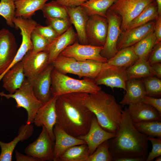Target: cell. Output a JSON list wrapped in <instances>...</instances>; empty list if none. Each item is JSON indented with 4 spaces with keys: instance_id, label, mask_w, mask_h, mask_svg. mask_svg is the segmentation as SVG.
<instances>
[{
    "instance_id": "e575fe53",
    "label": "cell",
    "mask_w": 161,
    "mask_h": 161,
    "mask_svg": "<svg viewBox=\"0 0 161 161\" xmlns=\"http://www.w3.org/2000/svg\"><path fill=\"white\" fill-rule=\"evenodd\" d=\"M79 62L81 78H87L93 80L100 73L103 63L91 59Z\"/></svg>"
},
{
    "instance_id": "f6af8a7d",
    "label": "cell",
    "mask_w": 161,
    "mask_h": 161,
    "mask_svg": "<svg viewBox=\"0 0 161 161\" xmlns=\"http://www.w3.org/2000/svg\"><path fill=\"white\" fill-rule=\"evenodd\" d=\"M66 7H75L80 5L88 0H55Z\"/></svg>"
},
{
    "instance_id": "d4e9b609",
    "label": "cell",
    "mask_w": 161,
    "mask_h": 161,
    "mask_svg": "<svg viewBox=\"0 0 161 161\" xmlns=\"http://www.w3.org/2000/svg\"><path fill=\"white\" fill-rule=\"evenodd\" d=\"M51 64L54 69L62 73L74 74L81 78L80 63L73 58L59 55Z\"/></svg>"
},
{
    "instance_id": "816d5d0a",
    "label": "cell",
    "mask_w": 161,
    "mask_h": 161,
    "mask_svg": "<svg viewBox=\"0 0 161 161\" xmlns=\"http://www.w3.org/2000/svg\"><path fill=\"white\" fill-rule=\"evenodd\" d=\"M155 161H161V156H159L156 158Z\"/></svg>"
},
{
    "instance_id": "60d3db41",
    "label": "cell",
    "mask_w": 161,
    "mask_h": 161,
    "mask_svg": "<svg viewBox=\"0 0 161 161\" xmlns=\"http://www.w3.org/2000/svg\"><path fill=\"white\" fill-rule=\"evenodd\" d=\"M34 30L47 40L50 43L53 42L59 35L50 26H43L37 24Z\"/></svg>"
},
{
    "instance_id": "603a6c76",
    "label": "cell",
    "mask_w": 161,
    "mask_h": 161,
    "mask_svg": "<svg viewBox=\"0 0 161 161\" xmlns=\"http://www.w3.org/2000/svg\"><path fill=\"white\" fill-rule=\"evenodd\" d=\"M23 65L21 61L4 75L2 80L3 86L9 94H12L19 89L25 79Z\"/></svg>"
},
{
    "instance_id": "8992f818",
    "label": "cell",
    "mask_w": 161,
    "mask_h": 161,
    "mask_svg": "<svg viewBox=\"0 0 161 161\" xmlns=\"http://www.w3.org/2000/svg\"><path fill=\"white\" fill-rule=\"evenodd\" d=\"M155 0H117L109 10L120 18L122 32L126 30L130 22L148 5Z\"/></svg>"
},
{
    "instance_id": "d6a6232c",
    "label": "cell",
    "mask_w": 161,
    "mask_h": 161,
    "mask_svg": "<svg viewBox=\"0 0 161 161\" xmlns=\"http://www.w3.org/2000/svg\"><path fill=\"white\" fill-rule=\"evenodd\" d=\"M41 10L45 18H69L67 8L56 0L45 3Z\"/></svg>"
},
{
    "instance_id": "ac0fdd59",
    "label": "cell",
    "mask_w": 161,
    "mask_h": 161,
    "mask_svg": "<svg viewBox=\"0 0 161 161\" xmlns=\"http://www.w3.org/2000/svg\"><path fill=\"white\" fill-rule=\"evenodd\" d=\"M53 132L55 137L54 161H58L59 157L70 148L86 144L84 141L68 134L57 124L54 127Z\"/></svg>"
},
{
    "instance_id": "4316f807",
    "label": "cell",
    "mask_w": 161,
    "mask_h": 161,
    "mask_svg": "<svg viewBox=\"0 0 161 161\" xmlns=\"http://www.w3.org/2000/svg\"><path fill=\"white\" fill-rule=\"evenodd\" d=\"M116 0H88L80 6L89 17L98 16L106 18L108 10Z\"/></svg>"
},
{
    "instance_id": "b9f144b4",
    "label": "cell",
    "mask_w": 161,
    "mask_h": 161,
    "mask_svg": "<svg viewBox=\"0 0 161 161\" xmlns=\"http://www.w3.org/2000/svg\"><path fill=\"white\" fill-rule=\"evenodd\" d=\"M148 138L151 143L152 149L148 154L146 161H151L161 155V138L148 137Z\"/></svg>"
},
{
    "instance_id": "681fc988",
    "label": "cell",
    "mask_w": 161,
    "mask_h": 161,
    "mask_svg": "<svg viewBox=\"0 0 161 161\" xmlns=\"http://www.w3.org/2000/svg\"><path fill=\"white\" fill-rule=\"evenodd\" d=\"M152 69L155 72L156 76L161 78V63H158L151 65Z\"/></svg>"
},
{
    "instance_id": "8fae6325",
    "label": "cell",
    "mask_w": 161,
    "mask_h": 161,
    "mask_svg": "<svg viewBox=\"0 0 161 161\" xmlns=\"http://www.w3.org/2000/svg\"><path fill=\"white\" fill-rule=\"evenodd\" d=\"M21 61L25 77L31 80L40 74L50 64L46 51L34 52L32 49L27 52Z\"/></svg>"
},
{
    "instance_id": "e0dca14e",
    "label": "cell",
    "mask_w": 161,
    "mask_h": 161,
    "mask_svg": "<svg viewBox=\"0 0 161 161\" xmlns=\"http://www.w3.org/2000/svg\"><path fill=\"white\" fill-rule=\"evenodd\" d=\"M155 22L151 21L143 25L122 32L117 43L118 51L134 45L153 31Z\"/></svg>"
},
{
    "instance_id": "d590c367",
    "label": "cell",
    "mask_w": 161,
    "mask_h": 161,
    "mask_svg": "<svg viewBox=\"0 0 161 161\" xmlns=\"http://www.w3.org/2000/svg\"><path fill=\"white\" fill-rule=\"evenodd\" d=\"M142 81L144 86L147 95L154 97L161 95V80L155 76L143 78Z\"/></svg>"
},
{
    "instance_id": "ab89813d",
    "label": "cell",
    "mask_w": 161,
    "mask_h": 161,
    "mask_svg": "<svg viewBox=\"0 0 161 161\" xmlns=\"http://www.w3.org/2000/svg\"><path fill=\"white\" fill-rule=\"evenodd\" d=\"M31 38L33 46L32 50L34 52L46 51L50 44L34 30L31 33Z\"/></svg>"
},
{
    "instance_id": "1f68e13d",
    "label": "cell",
    "mask_w": 161,
    "mask_h": 161,
    "mask_svg": "<svg viewBox=\"0 0 161 161\" xmlns=\"http://www.w3.org/2000/svg\"><path fill=\"white\" fill-rule=\"evenodd\" d=\"M156 37L154 31L133 45V49L138 58L147 60L156 44Z\"/></svg>"
},
{
    "instance_id": "484cf974",
    "label": "cell",
    "mask_w": 161,
    "mask_h": 161,
    "mask_svg": "<svg viewBox=\"0 0 161 161\" xmlns=\"http://www.w3.org/2000/svg\"><path fill=\"white\" fill-rule=\"evenodd\" d=\"M49 0H15V17L31 18Z\"/></svg>"
},
{
    "instance_id": "9c48e42d",
    "label": "cell",
    "mask_w": 161,
    "mask_h": 161,
    "mask_svg": "<svg viewBox=\"0 0 161 161\" xmlns=\"http://www.w3.org/2000/svg\"><path fill=\"white\" fill-rule=\"evenodd\" d=\"M107 19L108 27L105 43L100 54L108 60L114 57L118 52L117 42L122 32L120 17L115 13L108 10Z\"/></svg>"
},
{
    "instance_id": "30bf717a",
    "label": "cell",
    "mask_w": 161,
    "mask_h": 161,
    "mask_svg": "<svg viewBox=\"0 0 161 161\" xmlns=\"http://www.w3.org/2000/svg\"><path fill=\"white\" fill-rule=\"evenodd\" d=\"M16 38L8 30H0V81L3 74L9 66L18 51Z\"/></svg>"
},
{
    "instance_id": "44dd1931",
    "label": "cell",
    "mask_w": 161,
    "mask_h": 161,
    "mask_svg": "<svg viewBox=\"0 0 161 161\" xmlns=\"http://www.w3.org/2000/svg\"><path fill=\"white\" fill-rule=\"evenodd\" d=\"M33 126L32 124L26 123L19 128L18 135L9 143H5L0 140L1 151L0 161H11L13 151L17 144L28 139L33 134Z\"/></svg>"
},
{
    "instance_id": "f35d334b",
    "label": "cell",
    "mask_w": 161,
    "mask_h": 161,
    "mask_svg": "<svg viewBox=\"0 0 161 161\" xmlns=\"http://www.w3.org/2000/svg\"><path fill=\"white\" fill-rule=\"evenodd\" d=\"M47 22L57 33L58 35L64 32L71 26L69 18H52L47 17Z\"/></svg>"
},
{
    "instance_id": "7402d4cb",
    "label": "cell",
    "mask_w": 161,
    "mask_h": 161,
    "mask_svg": "<svg viewBox=\"0 0 161 161\" xmlns=\"http://www.w3.org/2000/svg\"><path fill=\"white\" fill-rule=\"evenodd\" d=\"M77 39V34L71 26L50 43L46 50L48 53L50 64L66 47L75 42Z\"/></svg>"
},
{
    "instance_id": "9a60e30c",
    "label": "cell",
    "mask_w": 161,
    "mask_h": 161,
    "mask_svg": "<svg viewBox=\"0 0 161 161\" xmlns=\"http://www.w3.org/2000/svg\"><path fill=\"white\" fill-rule=\"evenodd\" d=\"M116 135V133L107 131L103 129L94 114L88 132L84 135L76 137L86 142L90 155L100 144L114 137Z\"/></svg>"
},
{
    "instance_id": "4dcf8cb0",
    "label": "cell",
    "mask_w": 161,
    "mask_h": 161,
    "mask_svg": "<svg viewBox=\"0 0 161 161\" xmlns=\"http://www.w3.org/2000/svg\"><path fill=\"white\" fill-rule=\"evenodd\" d=\"M90 155L86 144L73 146L59 158L58 161H86Z\"/></svg>"
},
{
    "instance_id": "74e56055",
    "label": "cell",
    "mask_w": 161,
    "mask_h": 161,
    "mask_svg": "<svg viewBox=\"0 0 161 161\" xmlns=\"http://www.w3.org/2000/svg\"><path fill=\"white\" fill-rule=\"evenodd\" d=\"M113 158L109 151L108 140L100 144L95 151L89 155L86 161H112Z\"/></svg>"
},
{
    "instance_id": "ffe728a7",
    "label": "cell",
    "mask_w": 161,
    "mask_h": 161,
    "mask_svg": "<svg viewBox=\"0 0 161 161\" xmlns=\"http://www.w3.org/2000/svg\"><path fill=\"white\" fill-rule=\"evenodd\" d=\"M67 8L70 21L76 30L78 42L81 44H89L86 31L89 17L80 5Z\"/></svg>"
},
{
    "instance_id": "8d00e7d4",
    "label": "cell",
    "mask_w": 161,
    "mask_h": 161,
    "mask_svg": "<svg viewBox=\"0 0 161 161\" xmlns=\"http://www.w3.org/2000/svg\"><path fill=\"white\" fill-rule=\"evenodd\" d=\"M15 0H1L0 16L6 20L7 24L11 27H14L13 20L15 17Z\"/></svg>"
},
{
    "instance_id": "277c9868",
    "label": "cell",
    "mask_w": 161,
    "mask_h": 161,
    "mask_svg": "<svg viewBox=\"0 0 161 161\" xmlns=\"http://www.w3.org/2000/svg\"><path fill=\"white\" fill-rule=\"evenodd\" d=\"M51 96L58 97L70 93L85 92L92 93L101 89L93 80L83 78L79 80L62 73L54 68L52 75Z\"/></svg>"
},
{
    "instance_id": "f907efd6",
    "label": "cell",
    "mask_w": 161,
    "mask_h": 161,
    "mask_svg": "<svg viewBox=\"0 0 161 161\" xmlns=\"http://www.w3.org/2000/svg\"><path fill=\"white\" fill-rule=\"evenodd\" d=\"M157 7V12L159 16H161V0H155Z\"/></svg>"
},
{
    "instance_id": "2e32d148",
    "label": "cell",
    "mask_w": 161,
    "mask_h": 161,
    "mask_svg": "<svg viewBox=\"0 0 161 161\" xmlns=\"http://www.w3.org/2000/svg\"><path fill=\"white\" fill-rule=\"evenodd\" d=\"M53 68L50 64L34 79L30 81L27 79L32 85L35 96L42 103L47 102L51 96V75Z\"/></svg>"
},
{
    "instance_id": "7c38bea8",
    "label": "cell",
    "mask_w": 161,
    "mask_h": 161,
    "mask_svg": "<svg viewBox=\"0 0 161 161\" xmlns=\"http://www.w3.org/2000/svg\"><path fill=\"white\" fill-rule=\"evenodd\" d=\"M103 49V46L83 44L76 41L66 47L59 55L73 58L79 61L91 59L105 63L108 60L100 54Z\"/></svg>"
},
{
    "instance_id": "f546056e",
    "label": "cell",
    "mask_w": 161,
    "mask_h": 161,
    "mask_svg": "<svg viewBox=\"0 0 161 161\" xmlns=\"http://www.w3.org/2000/svg\"><path fill=\"white\" fill-rule=\"evenodd\" d=\"M159 16L157 5L155 0L147 6L130 22L126 30H130L156 20Z\"/></svg>"
},
{
    "instance_id": "83f0119b",
    "label": "cell",
    "mask_w": 161,
    "mask_h": 161,
    "mask_svg": "<svg viewBox=\"0 0 161 161\" xmlns=\"http://www.w3.org/2000/svg\"><path fill=\"white\" fill-rule=\"evenodd\" d=\"M138 59L135 53L133 46L124 48L118 51L107 62L109 64L127 68L133 65Z\"/></svg>"
},
{
    "instance_id": "7bdbcfd3",
    "label": "cell",
    "mask_w": 161,
    "mask_h": 161,
    "mask_svg": "<svg viewBox=\"0 0 161 161\" xmlns=\"http://www.w3.org/2000/svg\"><path fill=\"white\" fill-rule=\"evenodd\" d=\"M151 65L161 62V42L156 44L154 46L147 59Z\"/></svg>"
},
{
    "instance_id": "5bb4252c",
    "label": "cell",
    "mask_w": 161,
    "mask_h": 161,
    "mask_svg": "<svg viewBox=\"0 0 161 161\" xmlns=\"http://www.w3.org/2000/svg\"><path fill=\"white\" fill-rule=\"evenodd\" d=\"M58 97L51 96L47 102L43 103L36 112L33 121L37 127L44 126L54 141L53 129L56 124L55 103Z\"/></svg>"
},
{
    "instance_id": "d6986e66",
    "label": "cell",
    "mask_w": 161,
    "mask_h": 161,
    "mask_svg": "<svg viewBox=\"0 0 161 161\" xmlns=\"http://www.w3.org/2000/svg\"><path fill=\"white\" fill-rule=\"evenodd\" d=\"M127 109L133 123L161 121V114L156 109L142 102L130 104Z\"/></svg>"
},
{
    "instance_id": "ee69618b",
    "label": "cell",
    "mask_w": 161,
    "mask_h": 161,
    "mask_svg": "<svg viewBox=\"0 0 161 161\" xmlns=\"http://www.w3.org/2000/svg\"><path fill=\"white\" fill-rule=\"evenodd\" d=\"M149 105L156 109L161 114V98L145 95L144 96L141 101Z\"/></svg>"
},
{
    "instance_id": "4fadbf2b",
    "label": "cell",
    "mask_w": 161,
    "mask_h": 161,
    "mask_svg": "<svg viewBox=\"0 0 161 161\" xmlns=\"http://www.w3.org/2000/svg\"><path fill=\"white\" fill-rule=\"evenodd\" d=\"M108 27L106 18L98 16L89 17L86 27V35L89 44L104 46Z\"/></svg>"
},
{
    "instance_id": "bcb514c9",
    "label": "cell",
    "mask_w": 161,
    "mask_h": 161,
    "mask_svg": "<svg viewBox=\"0 0 161 161\" xmlns=\"http://www.w3.org/2000/svg\"><path fill=\"white\" fill-rule=\"evenodd\" d=\"M154 32L156 37V44L161 41V16H159L156 19Z\"/></svg>"
},
{
    "instance_id": "836d02e7",
    "label": "cell",
    "mask_w": 161,
    "mask_h": 161,
    "mask_svg": "<svg viewBox=\"0 0 161 161\" xmlns=\"http://www.w3.org/2000/svg\"><path fill=\"white\" fill-rule=\"evenodd\" d=\"M136 129L147 137L161 138V122L152 121L133 123Z\"/></svg>"
},
{
    "instance_id": "6da1fadb",
    "label": "cell",
    "mask_w": 161,
    "mask_h": 161,
    "mask_svg": "<svg viewBox=\"0 0 161 161\" xmlns=\"http://www.w3.org/2000/svg\"><path fill=\"white\" fill-rule=\"evenodd\" d=\"M88 93L63 94L58 96L56 102V124L75 137L87 133L94 115L85 104Z\"/></svg>"
},
{
    "instance_id": "f1b7e54d",
    "label": "cell",
    "mask_w": 161,
    "mask_h": 161,
    "mask_svg": "<svg viewBox=\"0 0 161 161\" xmlns=\"http://www.w3.org/2000/svg\"><path fill=\"white\" fill-rule=\"evenodd\" d=\"M126 72L128 80L156 76L147 60L142 58H138L133 65L126 69Z\"/></svg>"
},
{
    "instance_id": "7a4b0ae2",
    "label": "cell",
    "mask_w": 161,
    "mask_h": 161,
    "mask_svg": "<svg viewBox=\"0 0 161 161\" xmlns=\"http://www.w3.org/2000/svg\"><path fill=\"white\" fill-rule=\"evenodd\" d=\"M116 134L108 140L109 151L113 160L130 157H147L148 137L135 127L126 107L123 110L121 123Z\"/></svg>"
},
{
    "instance_id": "7dc6e473",
    "label": "cell",
    "mask_w": 161,
    "mask_h": 161,
    "mask_svg": "<svg viewBox=\"0 0 161 161\" xmlns=\"http://www.w3.org/2000/svg\"><path fill=\"white\" fill-rule=\"evenodd\" d=\"M15 154L16 161H39L38 160L31 156L23 154L17 150L15 151Z\"/></svg>"
},
{
    "instance_id": "cb8c5ba5",
    "label": "cell",
    "mask_w": 161,
    "mask_h": 161,
    "mask_svg": "<svg viewBox=\"0 0 161 161\" xmlns=\"http://www.w3.org/2000/svg\"><path fill=\"white\" fill-rule=\"evenodd\" d=\"M125 91L126 93L119 103L122 106L141 102L144 96L146 95L144 86L140 79L128 80Z\"/></svg>"
},
{
    "instance_id": "ba28073f",
    "label": "cell",
    "mask_w": 161,
    "mask_h": 161,
    "mask_svg": "<svg viewBox=\"0 0 161 161\" xmlns=\"http://www.w3.org/2000/svg\"><path fill=\"white\" fill-rule=\"evenodd\" d=\"M42 127L38 137L25 148L24 152L39 161H53L55 141L50 137L46 128L44 126Z\"/></svg>"
},
{
    "instance_id": "c3c4849f",
    "label": "cell",
    "mask_w": 161,
    "mask_h": 161,
    "mask_svg": "<svg viewBox=\"0 0 161 161\" xmlns=\"http://www.w3.org/2000/svg\"><path fill=\"white\" fill-rule=\"evenodd\" d=\"M147 157H127L114 159L113 161H145Z\"/></svg>"
},
{
    "instance_id": "5b68a950",
    "label": "cell",
    "mask_w": 161,
    "mask_h": 161,
    "mask_svg": "<svg viewBox=\"0 0 161 161\" xmlns=\"http://www.w3.org/2000/svg\"><path fill=\"white\" fill-rule=\"evenodd\" d=\"M0 96L7 99L12 98L16 103L17 108H23L26 110L27 118L26 123L32 124L38 110L42 104L35 96L31 83L25 79L23 83L16 92L12 94L0 92Z\"/></svg>"
},
{
    "instance_id": "3957f363",
    "label": "cell",
    "mask_w": 161,
    "mask_h": 161,
    "mask_svg": "<svg viewBox=\"0 0 161 161\" xmlns=\"http://www.w3.org/2000/svg\"><path fill=\"white\" fill-rule=\"evenodd\" d=\"M85 103L103 129L116 133L121 123L123 110L113 95L101 89L88 93Z\"/></svg>"
},
{
    "instance_id": "52a82bcc",
    "label": "cell",
    "mask_w": 161,
    "mask_h": 161,
    "mask_svg": "<svg viewBox=\"0 0 161 161\" xmlns=\"http://www.w3.org/2000/svg\"><path fill=\"white\" fill-rule=\"evenodd\" d=\"M97 85H104L113 89L114 88L126 90L128 80L126 68L103 63L101 69L94 79Z\"/></svg>"
}]
</instances>
